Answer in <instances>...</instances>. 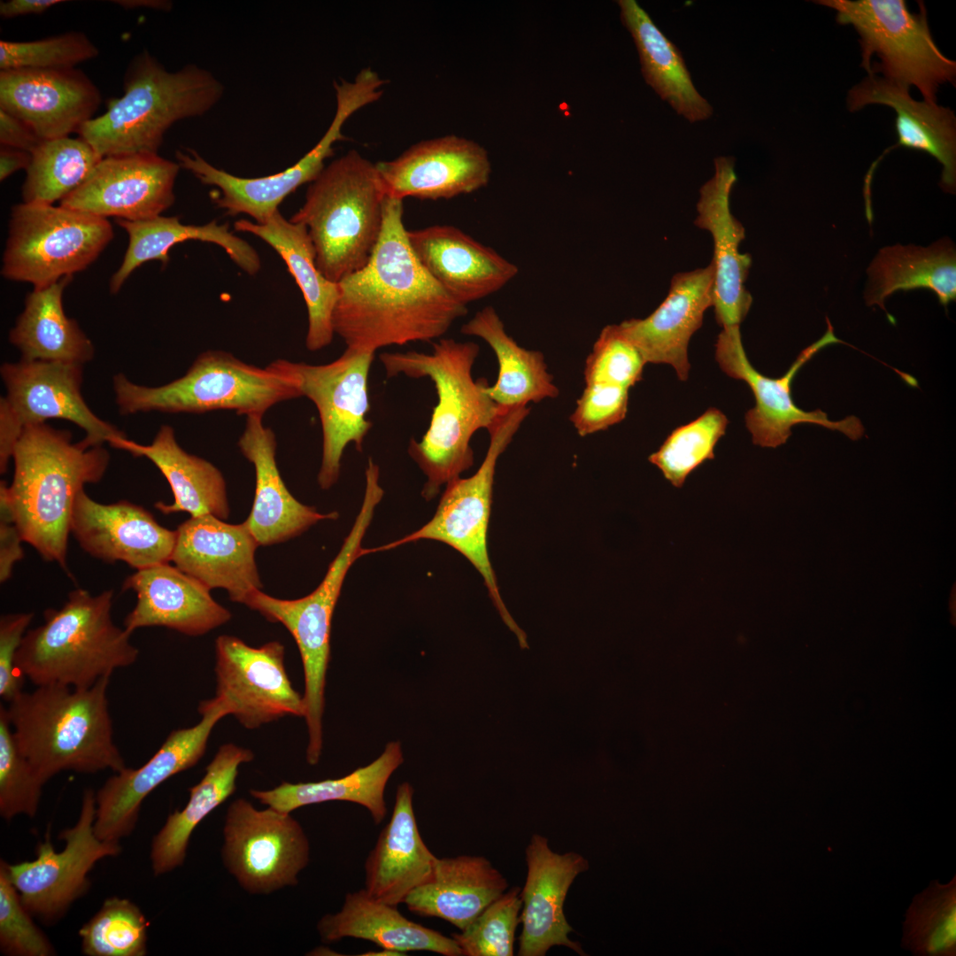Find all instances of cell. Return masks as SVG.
Returning a JSON list of instances; mask_svg holds the SVG:
<instances>
[{
	"label": "cell",
	"instance_id": "obj_1",
	"mask_svg": "<svg viewBox=\"0 0 956 956\" xmlns=\"http://www.w3.org/2000/svg\"><path fill=\"white\" fill-rule=\"evenodd\" d=\"M403 200L385 197L383 226L367 264L338 282L333 328L347 347L375 352L442 337L467 313L413 253Z\"/></svg>",
	"mask_w": 956,
	"mask_h": 956
},
{
	"label": "cell",
	"instance_id": "obj_2",
	"mask_svg": "<svg viewBox=\"0 0 956 956\" xmlns=\"http://www.w3.org/2000/svg\"><path fill=\"white\" fill-rule=\"evenodd\" d=\"M479 351L474 342L440 338L430 353L408 351L380 355L387 377H428L435 384L438 401L429 426L420 441L411 439L408 448L427 476L421 491L427 501L473 466V436L481 428L489 430L504 410L487 394V381L473 378Z\"/></svg>",
	"mask_w": 956,
	"mask_h": 956
},
{
	"label": "cell",
	"instance_id": "obj_3",
	"mask_svg": "<svg viewBox=\"0 0 956 956\" xmlns=\"http://www.w3.org/2000/svg\"><path fill=\"white\" fill-rule=\"evenodd\" d=\"M14 474L8 487L23 541L46 561L67 566L71 517L78 493L96 483L109 463L108 451L73 443L68 430L39 423L27 425L15 447Z\"/></svg>",
	"mask_w": 956,
	"mask_h": 956
},
{
	"label": "cell",
	"instance_id": "obj_4",
	"mask_svg": "<svg viewBox=\"0 0 956 956\" xmlns=\"http://www.w3.org/2000/svg\"><path fill=\"white\" fill-rule=\"evenodd\" d=\"M109 683L104 677L84 689L36 686L5 706L20 752L45 783L63 771L116 773L127 767L113 740Z\"/></svg>",
	"mask_w": 956,
	"mask_h": 956
},
{
	"label": "cell",
	"instance_id": "obj_5",
	"mask_svg": "<svg viewBox=\"0 0 956 956\" xmlns=\"http://www.w3.org/2000/svg\"><path fill=\"white\" fill-rule=\"evenodd\" d=\"M223 92L206 69L188 65L170 72L144 49L127 67L121 96L109 101L105 112L78 134L101 158L158 153L171 126L205 114Z\"/></svg>",
	"mask_w": 956,
	"mask_h": 956
},
{
	"label": "cell",
	"instance_id": "obj_6",
	"mask_svg": "<svg viewBox=\"0 0 956 956\" xmlns=\"http://www.w3.org/2000/svg\"><path fill=\"white\" fill-rule=\"evenodd\" d=\"M113 590L98 595L78 588L58 609L48 608L43 622L28 629L19 647L15 667L35 686L84 689L133 665L139 650L131 633L112 620Z\"/></svg>",
	"mask_w": 956,
	"mask_h": 956
},
{
	"label": "cell",
	"instance_id": "obj_7",
	"mask_svg": "<svg viewBox=\"0 0 956 956\" xmlns=\"http://www.w3.org/2000/svg\"><path fill=\"white\" fill-rule=\"evenodd\" d=\"M385 193L375 164L351 150L312 181L289 220L306 227L319 271L330 281L363 268L380 239Z\"/></svg>",
	"mask_w": 956,
	"mask_h": 956
},
{
	"label": "cell",
	"instance_id": "obj_8",
	"mask_svg": "<svg viewBox=\"0 0 956 956\" xmlns=\"http://www.w3.org/2000/svg\"><path fill=\"white\" fill-rule=\"evenodd\" d=\"M112 383L122 415L231 410L263 417L274 405L301 397L292 361L259 367L222 351L200 353L184 375L159 387L135 384L123 374H115Z\"/></svg>",
	"mask_w": 956,
	"mask_h": 956
},
{
	"label": "cell",
	"instance_id": "obj_9",
	"mask_svg": "<svg viewBox=\"0 0 956 956\" xmlns=\"http://www.w3.org/2000/svg\"><path fill=\"white\" fill-rule=\"evenodd\" d=\"M383 494L379 478L366 476L363 502L353 526L324 579L312 593L285 600L256 590L242 603L266 620L281 623L297 644L305 675L303 702L309 735L306 759L310 765L319 762L322 748L324 692L333 613L349 569L358 558L366 555L362 541Z\"/></svg>",
	"mask_w": 956,
	"mask_h": 956
},
{
	"label": "cell",
	"instance_id": "obj_10",
	"mask_svg": "<svg viewBox=\"0 0 956 956\" xmlns=\"http://www.w3.org/2000/svg\"><path fill=\"white\" fill-rule=\"evenodd\" d=\"M528 406L504 409L488 430L490 443L478 470L470 477L450 481L432 519L418 530L387 544L367 549V554L390 550L419 540L443 543L461 553L483 578L490 598L501 619L516 636L521 649H528L526 633L507 610L498 590L488 551V528L496 466L529 414Z\"/></svg>",
	"mask_w": 956,
	"mask_h": 956
},
{
	"label": "cell",
	"instance_id": "obj_11",
	"mask_svg": "<svg viewBox=\"0 0 956 956\" xmlns=\"http://www.w3.org/2000/svg\"><path fill=\"white\" fill-rule=\"evenodd\" d=\"M834 9L840 25H852L860 36L861 67L868 74L909 89L917 87L927 103H936L941 84H955L956 62L946 58L929 31L927 12H911L904 0H818Z\"/></svg>",
	"mask_w": 956,
	"mask_h": 956
},
{
	"label": "cell",
	"instance_id": "obj_12",
	"mask_svg": "<svg viewBox=\"0 0 956 956\" xmlns=\"http://www.w3.org/2000/svg\"><path fill=\"white\" fill-rule=\"evenodd\" d=\"M113 238L105 218L62 205L20 203L11 211L1 274L48 287L90 266Z\"/></svg>",
	"mask_w": 956,
	"mask_h": 956
},
{
	"label": "cell",
	"instance_id": "obj_13",
	"mask_svg": "<svg viewBox=\"0 0 956 956\" xmlns=\"http://www.w3.org/2000/svg\"><path fill=\"white\" fill-rule=\"evenodd\" d=\"M95 818V792L86 789L76 823L59 833V839L65 842L62 851L55 850L48 830L36 846L35 860L15 864L2 860L25 907L46 924L60 920L88 891L89 874L99 860L121 852L120 842L96 836Z\"/></svg>",
	"mask_w": 956,
	"mask_h": 956
},
{
	"label": "cell",
	"instance_id": "obj_14",
	"mask_svg": "<svg viewBox=\"0 0 956 956\" xmlns=\"http://www.w3.org/2000/svg\"><path fill=\"white\" fill-rule=\"evenodd\" d=\"M223 836V862L250 893L296 885L310 860L309 840L290 813L258 810L243 798L228 806Z\"/></svg>",
	"mask_w": 956,
	"mask_h": 956
},
{
	"label": "cell",
	"instance_id": "obj_15",
	"mask_svg": "<svg viewBox=\"0 0 956 956\" xmlns=\"http://www.w3.org/2000/svg\"><path fill=\"white\" fill-rule=\"evenodd\" d=\"M821 338L804 349L779 378L767 377L750 363L744 351L740 327L722 328L715 344V358L721 370L729 376L744 381L755 397V406L745 413V426L752 443L761 447L775 448L784 444L791 436V428L798 424H813L838 431L852 440L864 434L860 420L849 416L831 420L821 409L805 411L792 399L791 385L801 367L817 352L829 344L841 342L836 337L832 325Z\"/></svg>",
	"mask_w": 956,
	"mask_h": 956
},
{
	"label": "cell",
	"instance_id": "obj_16",
	"mask_svg": "<svg viewBox=\"0 0 956 956\" xmlns=\"http://www.w3.org/2000/svg\"><path fill=\"white\" fill-rule=\"evenodd\" d=\"M374 353L346 347L336 359L324 365L292 362L301 397L317 408L322 432V457L318 483L330 489L337 481L345 448L351 443L358 451L373 423L368 377Z\"/></svg>",
	"mask_w": 956,
	"mask_h": 956
},
{
	"label": "cell",
	"instance_id": "obj_17",
	"mask_svg": "<svg viewBox=\"0 0 956 956\" xmlns=\"http://www.w3.org/2000/svg\"><path fill=\"white\" fill-rule=\"evenodd\" d=\"M200 721L172 731L155 754L142 767L122 770L110 776L95 792L94 831L104 841L120 842L135 829L145 798L171 776L195 766L204 756L212 729L229 714L220 700L202 701Z\"/></svg>",
	"mask_w": 956,
	"mask_h": 956
},
{
	"label": "cell",
	"instance_id": "obj_18",
	"mask_svg": "<svg viewBox=\"0 0 956 956\" xmlns=\"http://www.w3.org/2000/svg\"><path fill=\"white\" fill-rule=\"evenodd\" d=\"M216 696L229 714L252 729L289 715H305L303 697L284 666V646L272 641L251 647L232 636L215 642Z\"/></svg>",
	"mask_w": 956,
	"mask_h": 956
},
{
	"label": "cell",
	"instance_id": "obj_19",
	"mask_svg": "<svg viewBox=\"0 0 956 956\" xmlns=\"http://www.w3.org/2000/svg\"><path fill=\"white\" fill-rule=\"evenodd\" d=\"M359 109L352 96H338L335 114L320 140L295 165L277 173L257 178L235 176L215 167L197 150L187 147L176 151V162L203 184L218 189L214 203L227 215L243 213L263 224L279 211L289 195L318 177L326 166V159L334 154L335 143L345 139L342 134L344 122Z\"/></svg>",
	"mask_w": 956,
	"mask_h": 956
},
{
	"label": "cell",
	"instance_id": "obj_20",
	"mask_svg": "<svg viewBox=\"0 0 956 956\" xmlns=\"http://www.w3.org/2000/svg\"><path fill=\"white\" fill-rule=\"evenodd\" d=\"M180 169L158 153L104 157L60 205L105 219L154 218L173 204Z\"/></svg>",
	"mask_w": 956,
	"mask_h": 956
},
{
	"label": "cell",
	"instance_id": "obj_21",
	"mask_svg": "<svg viewBox=\"0 0 956 956\" xmlns=\"http://www.w3.org/2000/svg\"><path fill=\"white\" fill-rule=\"evenodd\" d=\"M375 168L385 196L400 200L470 194L486 186L491 173L487 150L453 135L423 140Z\"/></svg>",
	"mask_w": 956,
	"mask_h": 956
},
{
	"label": "cell",
	"instance_id": "obj_22",
	"mask_svg": "<svg viewBox=\"0 0 956 956\" xmlns=\"http://www.w3.org/2000/svg\"><path fill=\"white\" fill-rule=\"evenodd\" d=\"M101 101L96 85L75 67L0 72V110L22 120L42 141L78 133Z\"/></svg>",
	"mask_w": 956,
	"mask_h": 956
},
{
	"label": "cell",
	"instance_id": "obj_23",
	"mask_svg": "<svg viewBox=\"0 0 956 956\" xmlns=\"http://www.w3.org/2000/svg\"><path fill=\"white\" fill-rule=\"evenodd\" d=\"M0 373L7 391L4 399L24 428L61 419L83 429L89 446L126 437L86 404L81 394L83 365L21 359L3 364Z\"/></svg>",
	"mask_w": 956,
	"mask_h": 956
},
{
	"label": "cell",
	"instance_id": "obj_24",
	"mask_svg": "<svg viewBox=\"0 0 956 956\" xmlns=\"http://www.w3.org/2000/svg\"><path fill=\"white\" fill-rule=\"evenodd\" d=\"M70 530L91 557L136 570L171 561L176 537L143 506L127 500L102 504L84 490L75 498Z\"/></svg>",
	"mask_w": 956,
	"mask_h": 956
},
{
	"label": "cell",
	"instance_id": "obj_25",
	"mask_svg": "<svg viewBox=\"0 0 956 956\" xmlns=\"http://www.w3.org/2000/svg\"><path fill=\"white\" fill-rule=\"evenodd\" d=\"M734 162L728 157L714 159V174L700 189L695 220V225L713 238V307L722 328L740 327L752 303L745 288L752 258L739 250L745 230L730 210V194L737 180Z\"/></svg>",
	"mask_w": 956,
	"mask_h": 956
},
{
	"label": "cell",
	"instance_id": "obj_26",
	"mask_svg": "<svg viewBox=\"0 0 956 956\" xmlns=\"http://www.w3.org/2000/svg\"><path fill=\"white\" fill-rule=\"evenodd\" d=\"M175 532L171 561L210 590L225 589L232 601L243 603L262 588L255 562L258 544L244 523L206 514L190 517Z\"/></svg>",
	"mask_w": 956,
	"mask_h": 956
},
{
	"label": "cell",
	"instance_id": "obj_27",
	"mask_svg": "<svg viewBox=\"0 0 956 956\" xmlns=\"http://www.w3.org/2000/svg\"><path fill=\"white\" fill-rule=\"evenodd\" d=\"M528 875L520 891L522 931L519 937L520 956H544L552 946H566L586 955L579 943L569 939L574 929L564 914L563 906L575 877L589 869L588 860L570 852L551 850L548 839L532 836L526 848Z\"/></svg>",
	"mask_w": 956,
	"mask_h": 956
},
{
	"label": "cell",
	"instance_id": "obj_28",
	"mask_svg": "<svg viewBox=\"0 0 956 956\" xmlns=\"http://www.w3.org/2000/svg\"><path fill=\"white\" fill-rule=\"evenodd\" d=\"M713 281L711 263L678 273L671 280L667 296L652 313L618 324L646 364H668L679 380L688 379L689 343L702 326L705 311L713 306Z\"/></svg>",
	"mask_w": 956,
	"mask_h": 956
},
{
	"label": "cell",
	"instance_id": "obj_29",
	"mask_svg": "<svg viewBox=\"0 0 956 956\" xmlns=\"http://www.w3.org/2000/svg\"><path fill=\"white\" fill-rule=\"evenodd\" d=\"M406 234L428 273L465 305L498 291L519 273L515 264L454 226L434 225Z\"/></svg>",
	"mask_w": 956,
	"mask_h": 956
},
{
	"label": "cell",
	"instance_id": "obj_30",
	"mask_svg": "<svg viewBox=\"0 0 956 956\" xmlns=\"http://www.w3.org/2000/svg\"><path fill=\"white\" fill-rule=\"evenodd\" d=\"M133 590L136 603L125 617L129 633L145 627H166L188 636H201L231 619L210 589L169 562L136 570L122 590Z\"/></svg>",
	"mask_w": 956,
	"mask_h": 956
},
{
	"label": "cell",
	"instance_id": "obj_31",
	"mask_svg": "<svg viewBox=\"0 0 956 956\" xmlns=\"http://www.w3.org/2000/svg\"><path fill=\"white\" fill-rule=\"evenodd\" d=\"M242 454L253 464L255 497L243 522L258 545L267 546L296 537L323 520H335L338 513H320L297 500L284 484L276 464L274 432L263 417L247 416L238 440Z\"/></svg>",
	"mask_w": 956,
	"mask_h": 956
},
{
	"label": "cell",
	"instance_id": "obj_32",
	"mask_svg": "<svg viewBox=\"0 0 956 956\" xmlns=\"http://www.w3.org/2000/svg\"><path fill=\"white\" fill-rule=\"evenodd\" d=\"M413 788L397 786L389 821L365 862V890L376 900L396 906L431 877L436 861L424 843L412 806Z\"/></svg>",
	"mask_w": 956,
	"mask_h": 956
},
{
	"label": "cell",
	"instance_id": "obj_33",
	"mask_svg": "<svg viewBox=\"0 0 956 956\" xmlns=\"http://www.w3.org/2000/svg\"><path fill=\"white\" fill-rule=\"evenodd\" d=\"M906 88L868 74L848 93L847 106L856 112L867 104H879L896 112L895 130L898 142L888 148L904 147L934 157L942 166L940 185L949 193L956 187V118L950 108L937 103L915 101Z\"/></svg>",
	"mask_w": 956,
	"mask_h": 956
},
{
	"label": "cell",
	"instance_id": "obj_34",
	"mask_svg": "<svg viewBox=\"0 0 956 956\" xmlns=\"http://www.w3.org/2000/svg\"><path fill=\"white\" fill-rule=\"evenodd\" d=\"M507 887L504 875L484 857L437 858L429 880L404 903L417 915L440 918L464 930Z\"/></svg>",
	"mask_w": 956,
	"mask_h": 956
},
{
	"label": "cell",
	"instance_id": "obj_35",
	"mask_svg": "<svg viewBox=\"0 0 956 956\" xmlns=\"http://www.w3.org/2000/svg\"><path fill=\"white\" fill-rule=\"evenodd\" d=\"M109 444L150 459L165 476L173 502H157L155 507L161 513L186 512L190 517L212 514L221 520L227 518L229 507L222 474L211 462L184 451L171 426L162 425L150 444H140L127 436Z\"/></svg>",
	"mask_w": 956,
	"mask_h": 956
},
{
	"label": "cell",
	"instance_id": "obj_36",
	"mask_svg": "<svg viewBox=\"0 0 956 956\" xmlns=\"http://www.w3.org/2000/svg\"><path fill=\"white\" fill-rule=\"evenodd\" d=\"M234 227L260 238L282 258L306 305V348L316 351L328 346L335 335L332 319L339 287L317 268L315 251L306 227L286 220L278 211L263 224L241 219L235 222Z\"/></svg>",
	"mask_w": 956,
	"mask_h": 956
},
{
	"label": "cell",
	"instance_id": "obj_37",
	"mask_svg": "<svg viewBox=\"0 0 956 956\" xmlns=\"http://www.w3.org/2000/svg\"><path fill=\"white\" fill-rule=\"evenodd\" d=\"M317 929L321 940L327 943L353 937L405 954L427 951L443 956H462L452 937L407 919L396 906L376 900L365 889L347 893L341 910L321 917Z\"/></svg>",
	"mask_w": 956,
	"mask_h": 956
},
{
	"label": "cell",
	"instance_id": "obj_38",
	"mask_svg": "<svg viewBox=\"0 0 956 956\" xmlns=\"http://www.w3.org/2000/svg\"><path fill=\"white\" fill-rule=\"evenodd\" d=\"M128 235V246L119 269L112 274L109 288L118 293L129 275L143 263L169 261L170 249L188 240L214 243L221 247L230 259L250 275L260 270L261 261L256 250L229 230L227 224L216 220L205 225H186L179 217L157 216L142 220H116Z\"/></svg>",
	"mask_w": 956,
	"mask_h": 956
},
{
	"label": "cell",
	"instance_id": "obj_39",
	"mask_svg": "<svg viewBox=\"0 0 956 956\" xmlns=\"http://www.w3.org/2000/svg\"><path fill=\"white\" fill-rule=\"evenodd\" d=\"M251 751L234 744L221 745L201 781L189 789V798L171 813L150 846L153 874L161 875L181 866L197 826L235 790L239 766L253 759Z\"/></svg>",
	"mask_w": 956,
	"mask_h": 956
},
{
	"label": "cell",
	"instance_id": "obj_40",
	"mask_svg": "<svg viewBox=\"0 0 956 956\" xmlns=\"http://www.w3.org/2000/svg\"><path fill=\"white\" fill-rule=\"evenodd\" d=\"M461 333L479 337L493 350L498 376L486 392L501 408L528 406L559 396L544 354L520 346L506 331L496 309L485 306L461 328Z\"/></svg>",
	"mask_w": 956,
	"mask_h": 956
},
{
	"label": "cell",
	"instance_id": "obj_41",
	"mask_svg": "<svg viewBox=\"0 0 956 956\" xmlns=\"http://www.w3.org/2000/svg\"><path fill=\"white\" fill-rule=\"evenodd\" d=\"M621 19L638 51L645 82L690 122L710 118L713 107L697 90L678 48L635 0H619Z\"/></svg>",
	"mask_w": 956,
	"mask_h": 956
},
{
	"label": "cell",
	"instance_id": "obj_42",
	"mask_svg": "<svg viewBox=\"0 0 956 956\" xmlns=\"http://www.w3.org/2000/svg\"><path fill=\"white\" fill-rule=\"evenodd\" d=\"M72 279L66 276L27 295L24 310L9 333L21 359L83 365L93 358L92 342L64 311L63 292Z\"/></svg>",
	"mask_w": 956,
	"mask_h": 956
},
{
	"label": "cell",
	"instance_id": "obj_43",
	"mask_svg": "<svg viewBox=\"0 0 956 956\" xmlns=\"http://www.w3.org/2000/svg\"><path fill=\"white\" fill-rule=\"evenodd\" d=\"M867 305L885 311L884 301L898 290L928 289L944 307L956 298V253L942 239L929 247L893 245L880 251L867 268Z\"/></svg>",
	"mask_w": 956,
	"mask_h": 956
},
{
	"label": "cell",
	"instance_id": "obj_44",
	"mask_svg": "<svg viewBox=\"0 0 956 956\" xmlns=\"http://www.w3.org/2000/svg\"><path fill=\"white\" fill-rule=\"evenodd\" d=\"M403 762L400 744L390 742L376 759L341 778L297 783L283 782L272 790H251L250 793L263 805L285 813L328 801L353 802L366 807L378 825L387 813L386 784Z\"/></svg>",
	"mask_w": 956,
	"mask_h": 956
},
{
	"label": "cell",
	"instance_id": "obj_45",
	"mask_svg": "<svg viewBox=\"0 0 956 956\" xmlns=\"http://www.w3.org/2000/svg\"><path fill=\"white\" fill-rule=\"evenodd\" d=\"M101 158L80 136L42 141L31 152L22 186L23 202H61L86 181Z\"/></svg>",
	"mask_w": 956,
	"mask_h": 956
},
{
	"label": "cell",
	"instance_id": "obj_46",
	"mask_svg": "<svg viewBox=\"0 0 956 956\" xmlns=\"http://www.w3.org/2000/svg\"><path fill=\"white\" fill-rule=\"evenodd\" d=\"M902 947L920 956L956 954V876L932 881L916 895L903 922Z\"/></svg>",
	"mask_w": 956,
	"mask_h": 956
},
{
	"label": "cell",
	"instance_id": "obj_47",
	"mask_svg": "<svg viewBox=\"0 0 956 956\" xmlns=\"http://www.w3.org/2000/svg\"><path fill=\"white\" fill-rule=\"evenodd\" d=\"M149 922L132 901L111 897L79 930L87 956H144Z\"/></svg>",
	"mask_w": 956,
	"mask_h": 956
},
{
	"label": "cell",
	"instance_id": "obj_48",
	"mask_svg": "<svg viewBox=\"0 0 956 956\" xmlns=\"http://www.w3.org/2000/svg\"><path fill=\"white\" fill-rule=\"evenodd\" d=\"M728 424L721 411L709 408L698 419L675 428L648 460L673 486L681 488L691 472L714 459V447Z\"/></svg>",
	"mask_w": 956,
	"mask_h": 956
},
{
	"label": "cell",
	"instance_id": "obj_49",
	"mask_svg": "<svg viewBox=\"0 0 956 956\" xmlns=\"http://www.w3.org/2000/svg\"><path fill=\"white\" fill-rule=\"evenodd\" d=\"M45 783L20 752L9 722L6 708L0 705V815L11 821L17 815L34 817Z\"/></svg>",
	"mask_w": 956,
	"mask_h": 956
},
{
	"label": "cell",
	"instance_id": "obj_50",
	"mask_svg": "<svg viewBox=\"0 0 956 956\" xmlns=\"http://www.w3.org/2000/svg\"><path fill=\"white\" fill-rule=\"evenodd\" d=\"M520 889L514 887L490 903L472 922L451 937L465 956H512L520 922Z\"/></svg>",
	"mask_w": 956,
	"mask_h": 956
},
{
	"label": "cell",
	"instance_id": "obj_51",
	"mask_svg": "<svg viewBox=\"0 0 956 956\" xmlns=\"http://www.w3.org/2000/svg\"><path fill=\"white\" fill-rule=\"evenodd\" d=\"M98 53L89 37L78 31L34 41L1 40L0 70L73 68Z\"/></svg>",
	"mask_w": 956,
	"mask_h": 956
},
{
	"label": "cell",
	"instance_id": "obj_52",
	"mask_svg": "<svg viewBox=\"0 0 956 956\" xmlns=\"http://www.w3.org/2000/svg\"><path fill=\"white\" fill-rule=\"evenodd\" d=\"M646 363L618 324L605 326L585 361L584 381L630 389L642 380Z\"/></svg>",
	"mask_w": 956,
	"mask_h": 956
},
{
	"label": "cell",
	"instance_id": "obj_53",
	"mask_svg": "<svg viewBox=\"0 0 956 956\" xmlns=\"http://www.w3.org/2000/svg\"><path fill=\"white\" fill-rule=\"evenodd\" d=\"M0 862V950L9 956H52L56 951L34 922Z\"/></svg>",
	"mask_w": 956,
	"mask_h": 956
},
{
	"label": "cell",
	"instance_id": "obj_54",
	"mask_svg": "<svg viewBox=\"0 0 956 956\" xmlns=\"http://www.w3.org/2000/svg\"><path fill=\"white\" fill-rule=\"evenodd\" d=\"M628 390L606 383L585 384L570 416L577 434L583 437L622 421L628 412Z\"/></svg>",
	"mask_w": 956,
	"mask_h": 956
},
{
	"label": "cell",
	"instance_id": "obj_55",
	"mask_svg": "<svg viewBox=\"0 0 956 956\" xmlns=\"http://www.w3.org/2000/svg\"><path fill=\"white\" fill-rule=\"evenodd\" d=\"M33 618V613H9L0 618V696L7 703L23 691L24 677L17 671L15 659Z\"/></svg>",
	"mask_w": 956,
	"mask_h": 956
},
{
	"label": "cell",
	"instance_id": "obj_56",
	"mask_svg": "<svg viewBox=\"0 0 956 956\" xmlns=\"http://www.w3.org/2000/svg\"><path fill=\"white\" fill-rule=\"evenodd\" d=\"M5 481L0 482V582H7L16 562L24 557L22 536L16 523L14 510Z\"/></svg>",
	"mask_w": 956,
	"mask_h": 956
},
{
	"label": "cell",
	"instance_id": "obj_57",
	"mask_svg": "<svg viewBox=\"0 0 956 956\" xmlns=\"http://www.w3.org/2000/svg\"><path fill=\"white\" fill-rule=\"evenodd\" d=\"M42 142L35 133L22 120L0 110V143L32 152Z\"/></svg>",
	"mask_w": 956,
	"mask_h": 956
},
{
	"label": "cell",
	"instance_id": "obj_58",
	"mask_svg": "<svg viewBox=\"0 0 956 956\" xmlns=\"http://www.w3.org/2000/svg\"><path fill=\"white\" fill-rule=\"evenodd\" d=\"M24 427L14 416L4 397L0 398V473L5 474L9 460L22 435Z\"/></svg>",
	"mask_w": 956,
	"mask_h": 956
},
{
	"label": "cell",
	"instance_id": "obj_59",
	"mask_svg": "<svg viewBox=\"0 0 956 956\" xmlns=\"http://www.w3.org/2000/svg\"><path fill=\"white\" fill-rule=\"evenodd\" d=\"M62 0H10L0 3V16L12 19L28 14H40L50 7L64 3Z\"/></svg>",
	"mask_w": 956,
	"mask_h": 956
},
{
	"label": "cell",
	"instance_id": "obj_60",
	"mask_svg": "<svg viewBox=\"0 0 956 956\" xmlns=\"http://www.w3.org/2000/svg\"><path fill=\"white\" fill-rule=\"evenodd\" d=\"M31 161V153L7 146L0 149V180L4 181L16 171L27 169Z\"/></svg>",
	"mask_w": 956,
	"mask_h": 956
},
{
	"label": "cell",
	"instance_id": "obj_61",
	"mask_svg": "<svg viewBox=\"0 0 956 956\" xmlns=\"http://www.w3.org/2000/svg\"><path fill=\"white\" fill-rule=\"evenodd\" d=\"M118 5H120L126 9L135 8H150L159 11L168 12L171 10L173 4L170 1L166 0H115L112 1Z\"/></svg>",
	"mask_w": 956,
	"mask_h": 956
},
{
	"label": "cell",
	"instance_id": "obj_62",
	"mask_svg": "<svg viewBox=\"0 0 956 956\" xmlns=\"http://www.w3.org/2000/svg\"><path fill=\"white\" fill-rule=\"evenodd\" d=\"M361 955L362 956H402V955H405V953L397 952V951H393V950H389V949L382 948V950H381L379 952H371V951H369V952H366V953H362Z\"/></svg>",
	"mask_w": 956,
	"mask_h": 956
}]
</instances>
